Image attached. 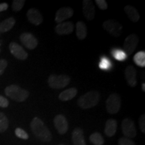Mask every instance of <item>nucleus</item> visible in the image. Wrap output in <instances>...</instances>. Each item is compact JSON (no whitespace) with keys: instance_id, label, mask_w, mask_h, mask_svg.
Instances as JSON below:
<instances>
[{"instance_id":"1","label":"nucleus","mask_w":145,"mask_h":145,"mask_svg":"<svg viewBox=\"0 0 145 145\" xmlns=\"http://www.w3.org/2000/svg\"><path fill=\"white\" fill-rule=\"evenodd\" d=\"M30 128L34 135L41 141L48 142L52 140V135L44 123L38 117H34L30 123Z\"/></svg>"},{"instance_id":"2","label":"nucleus","mask_w":145,"mask_h":145,"mask_svg":"<svg viewBox=\"0 0 145 145\" xmlns=\"http://www.w3.org/2000/svg\"><path fill=\"white\" fill-rule=\"evenodd\" d=\"M100 94L97 91H90L84 95H81L77 101V104L81 108L87 110L91 108L98 104Z\"/></svg>"},{"instance_id":"3","label":"nucleus","mask_w":145,"mask_h":145,"mask_svg":"<svg viewBox=\"0 0 145 145\" xmlns=\"http://www.w3.org/2000/svg\"><path fill=\"white\" fill-rule=\"evenodd\" d=\"M5 93L11 99L18 102H22L28 98L29 92L17 85H11L5 89Z\"/></svg>"},{"instance_id":"4","label":"nucleus","mask_w":145,"mask_h":145,"mask_svg":"<svg viewBox=\"0 0 145 145\" xmlns=\"http://www.w3.org/2000/svg\"><path fill=\"white\" fill-rule=\"evenodd\" d=\"M71 78L67 75H57L52 74L48 79V86L52 89H60L67 86L70 83Z\"/></svg>"},{"instance_id":"5","label":"nucleus","mask_w":145,"mask_h":145,"mask_svg":"<svg viewBox=\"0 0 145 145\" xmlns=\"http://www.w3.org/2000/svg\"><path fill=\"white\" fill-rule=\"evenodd\" d=\"M121 108L120 96L116 93L110 94L106 100V109L109 114H115Z\"/></svg>"},{"instance_id":"6","label":"nucleus","mask_w":145,"mask_h":145,"mask_svg":"<svg viewBox=\"0 0 145 145\" xmlns=\"http://www.w3.org/2000/svg\"><path fill=\"white\" fill-rule=\"evenodd\" d=\"M103 28L110 35L114 36V37H118L122 33V24L113 19H110L105 21L103 23Z\"/></svg>"},{"instance_id":"7","label":"nucleus","mask_w":145,"mask_h":145,"mask_svg":"<svg viewBox=\"0 0 145 145\" xmlns=\"http://www.w3.org/2000/svg\"><path fill=\"white\" fill-rule=\"evenodd\" d=\"M138 44V37L137 34H131L125 39L123 48L127 55H131L136 50Z\"/></svg>"},{"instance_id":"8","label":"nucleus","mask_w":145,"mask_h":145,"mask_svg":"<svg viewBox=\"0 0 145 145\" xmlns=\"http://www.w3.org/2000/svg\"><path fill=\"white\" fill-rule=\"evenodd\" d=\"M122 130L125 137L133 138L137 137V130L133 120L130 118H126L122 122Z\"/></svg>"},{"instance_id":"9","label":"nucleus","mask_w":145,"mask_h":145,"mask_svg":"<svg viewBox=\"0 0 145 145\" xmlns=\"http://www.w3.org/2000/svg\"><path fill=\"white\" fill-rule=\"evenodd\" d=\"M20 40L24 46L30 50L35 49L39 44L37 39L33 34L29 32L22 34L20 36Z\"/></svg>"},{"instance_id":"10","label":"nucleus","mask_w":145,"mask_h":145,"mask_svg":"<svg viewBox=\"0 0 145 145\" xmlns=\"http://www.w3.org/2000/svg\"><path fill=\"white\" fill-rule=\"evenodd\" d=\"M54 125L60 135H65L69 129L67 120L62 114L56 116L54 118Z\"/></svg>"},{"instance_id":"11","label":"nucleus","mask_w":145,"mask_h":145,"mask_svg":"<svg viewBox=\"0 0 145 145\" xmlns=\"http://www.w3.org/2000/svg\"><path fill=\"white\" fill-rule=\"evenodd\" d=\"M9 48L13 55L18 59L24 61L28 57V54L27 52L23 48V47L18 44V43L12 42L9 45Z\"/></svg>"},{"instance_id":"12","label":"nucleus","mask_w":145,"mask_h":145,"mask_svg":"<svg viewBox=\"0 0 145 145\" xmlns=\"http://www.w3.org/2000/svg\"><path fill=\"white\" fill-rule=\"evenodd\" d=\"M74 11L70 7H64L60 8L56 13L55 22L58 24L62 23L65 20L69 19L73 16Z\"/></svg>"},{"instance_id":"13","label":"nucleus","mask_w":145,"mask_h":145,"mask_svg":"<svg viewBox=\"0 0 145 145\" xmlns=\"http://www.w3.org/2000/svg\"><path fill=\"white\" fill-rule=\"evenodd\" d=\"M124 75L128 84L130 87H132V88H135L137 85V69L133 66H131V65L128 66L126 69H125Z\"/></svg>"},{"instance_id":"14","label":"nucleus","mask_w":145,"mask_h":145,"mask_svg":"<svg viewBox=\"0 0 145 145\" xmlns=\"http://www.w3.org/2000/svg\"><path fill=\"white\" fill-rule=\"evenodd\" d=\"M28 21L35 26H39L43 22V17L39 10L36 8L30 9L26 14Z\"/></svg>"},{"instance_id":"15","label":"nucleus","mask_w":145,"mask_h":145,"mask_svg":"<svg viewBox=\"0 0 145 145\" xmlns=\"http://www.w3.org/2000/svg\"><path fill=\"white\" fill-rule=\"evenodd\" d=\"M83 13L88 20H92L95 16V7L90 0H84L83 1Z\"/></svg>"},{"instance_id":"16","label":"nucleus","mask_w":145,"mask_h":145,"mask_svg":"<svg viewBox=\"0 0 145 145\" xmlns=\"http://www.w3.org/2000/svg\"><path fill=\"white\" fill-rule=\"evenodd\" d=\"M74 30V24L71 22H66L58 24L55 27V32L59 35H68Z\"/></svg>"},{"instance_id":"17","label":"nucleus","mask_w":145,"mask_h":145,"mask_svg":"<svg viewBox=\"0 0 145 145\" xmlns=\"http://www.w3.org/2000/svg\"><path fill=\"white\" fill-rule=\"evenodd\" d=\"M72 140L74 145H86L83 131L81 128H75L72 131Z\"/></svg>"},{"instance_id":"18","label":"nucleus","mask_w":145,"mask_h":145,"mask_svg":"<svg viewBox=\"0 0 145 145\" xmlns=\"http://www.w3.org/2000/svg\"><path fill=\"white\" fill-rule=\"evenodd\" d=\"M117 130V121L114 119L107 120L104 128V132L108 137H112L115 135Z\"/></svg>"},{"instance_id":"19","label":"nucleus","mask_w":145,"mask_h":145,"mask_svg":"<svg viewBox=\"0 0 145 145\" xmlns=\"http://www.w3.org/2000/svg\"><path fill=\"white\" fill-rule=\"evenodd\" d=\"M124 10L125 13L126 14L128 18L132 22H137L139 20V19H140V15H139L138 12L133 6L128 5L124 7Z\"/></svg>"},{"instance_id":"20","label":"nucleus","mask_w":145,"mask_h":145,"mask_svg":"<svg viewBox=\"0 0 145 145\" xmlns=\"http://www.w3.org/2000/svg\"><path fill=\"white\" fill-rule=\"evenodd\" d=\"M77 94V89L75 88L67 89L63 91L59 94V98L60 100L66 101H69L71 99L75 97Z\"/></svg>"},{"instance_id":"21","label":"nucleus","mask_w":145,"mask_h":145,"mask_svg":"<svg viewBox=\"0 0 145 145\" xmlns=\"http://www.w3.org/2000/svg\"><path fill=\"white\" fill-rule=\"evenodd\" d=\"M76 35L78 39L83 40L88 35V29L86 24L81 21L77 22L76 24Z\"/></svg>"},{"instance_id":"22","label":"nucleus","mask_w":145,"mask_h":145,"mask_svg":"<svg viewBox=\"0 0 145 145\" xmlns=\"http://www.w3.org/2000/svg\"><path fill=\"white\" fill-rule=\"evenodd\" d=\"M16 20L14 18H9L0 23V33L7 32L14 26Z\"/></svg>"},{"instance_id":"23","label":"nucleus","mask_w":145,"mask_h":145,"mask_svg":"<svg viewBox=\"0 0 145 145\" xmlns=\"http://www.w3.org/2000/svg\"><path fill=\"white\" fill-rule=\"evenodd\" d=\"M90 142L93 145H103L104 144V138L99 132H94L89 137Z\"/></svg>"},{"instance_id":"24","label":"nucleus","mask_w":145,"mask_h":145,"mask_svg":"<svg viewBox=\"0 0 145 145\" xmlns=\"http://www.w3.org/2000/svg\"><path fill=\"white\" fill-rule=\"evenodd\" d=\"M134 61L135 63L140 67H145V52L140 51L137 52L134 57Z\"/></svg>"},{"instance_id":"25","label":"nucleus","mask_w":145,"mask_h":145,"mask_svg":"<svg viewBox=\"0 0 145 145\" xmlns=\"http://www.w3.org/2000/svg\"><path fill=\"white\" fill-rule=\"evenodd\" d=\"M9 126L8 119L2 112H0V133L4 132Z\"/></svg>"},{"instance_id":"26","label":"nucleus","mask_w":145,"mask_h":145,"mask_svg":"<svg viewBox=\"0 0 145 145\" xmlns=\"http://www.w3.org/2000/svg\"><path fill=\"white\" fill-rule=\"evenodd\" d=\"M112 55L114 57V59H116L119 61H124L127 59V54L124 51L122 50L116 49L112 52Z\"/></svg>"},{"instance_id":"27","label":"nucleus","mask_w":145,"mask_h":145,"mask_svg":"<svg viewBox=\"0 0 145 145\" xmlns=\"http://www.w3.org/2000/svg\"><path fill=\"white\" fill-rule=\"evenodd\" d=\"M99 67L101 69L108 70L111 67V62L108 58L102 57L99 63Z\"/></svg>"},{"instance_id":"28","label":"nucleus","mask_w":145,"mask_h":145,"mask_svg":"<svg viewBox=\"0 0 145 145\" xmlns=\"http://www.w3.org/2000/svg\"><path fill=\"white\" fill-rule=\"evenodd\" d=\"M24 4V0H14L12 5V10L15 11V12H19L22 9Z\"/></svg>"},{"instance_id":"29","label":"nucleus","mask_w":145,"mask_h":145,"mask_svg":"<svg viewBox=\"0 0 145 145\" xmlns=\"http://www.w3.org/2000/svg\"><path fill=\"white\" fill-rule=\"evenodd\" d=\"M15 134L16 137L21 139H23V140H27L29 138V136L27 134V132L20 128H16L15 130Z\"/></svg>"},{"instance_id":"30","label":"nucleus","mask_w":145,"mask_h":145,"mask_svg":"<svg viewBox=\"0 0 145 145\" xmlns=\"http://www.w3.org/2000/svg\"><path fill=\"white\" fill-rule=\"evenodd\" d=\"M118 145H136L131 139L126 137H121L118 140Z\"/></svg>"},{"instance_id":"31","label":"nucleus","mask_w":145,"mask_h":145,"mask_svg":"<svg viewBox=\"0 0 145 145\" xmlns=\"http://www.w3.org/2000/svg\"><path fill=\"white\" fill-rule=\"evenodd\" d=\"M95 2L101 10H106L108 9V3L105 0H95Z\"/></svg>"},{"instance_id":"32","label":"nucleus","mask_w":145,"mask_h":145,"mask_svg":"<svg viewBox=\"0 0 145 145\" xmlns=\"http://www.w3.org/2000/svg\"><path fill=\"white\" fill-rule=\"evenodd\" d=\"M139 126L142 133H145V115L142 114L139 118Z\"/></svg>"},{"instance_id":"33","label":"nucleus","mask_w":145,"mask_h":145,"mask_svg":"<svg viewBox=\"0 0 145 145\" xmlns=\"http://www.w3.org/2000/svg\"><path fill=\"white\" fill-rule=\"evenodd\" d=\"M8 66V62L6 60L1 59L0 60V76L4 72L5 69Z\"/></svg>"},{"instance_id":"34","label":"nucleus","mask_w":145,"mask_h":145,"mask_svg":"<svg viewBox=\"0 0 145 145\" xmlns=\"http://www.w3.org/2000/svg\"><path fill=\"white\" fill-rule=\"evenodd\" d=\"M9 105V101L5 97L0 95V107L1 108H7Z\"/></svg>"},{"instance_id":"35","label":"nucleus","mask_w":145,"mask_h":145,"mask_svg":"<svg viewBox=\"0 0 145 145\" xmlns=\"http://www.w3.org/2000/svg\"><path fill=\"white\" fill-rule=\"evenodd\" d=\"M8 5L6 3H0V12H3V11H5L8 10Z\"/></svg>"},{"instance_id":"36","label":"nucleus","mask_w":145,"mask_h":145,"mask_svg":"<svg viewBox=\"0 0 145 145\" xmlns=\"http://www.w3.org/2000/svg\"><path fill=\"white\" fill-rule=\"evenodd\" d=\"M142 90L143 91H145V83H143L142 84Z\"/></svg>"},{"instance_id":"37","label":"nucleus","mask_w":145,"mask_h":145,"mask_svg":"<svg viewBox=\"0 0 145 145\" xmlns=\"http://www.w3.org/2000/svg\"><path fill=\"white\" fill-rule=\"evenodd\" d=\"M58 145H64V144H58Z\"/></svg>"},{"instance_id":"38","label":"nucleus","mask_w":145,"mask_h":145,"mask_svg":"<svg viewBox=\"0 0 145 145\" xmlns=\"http://www.w3.org/2000/svg\"><path fill=\"white\" fill-rule=\"evenodd\" d=\"M0 52H1V50H0Z\"/></svg>"}]
</instances>
